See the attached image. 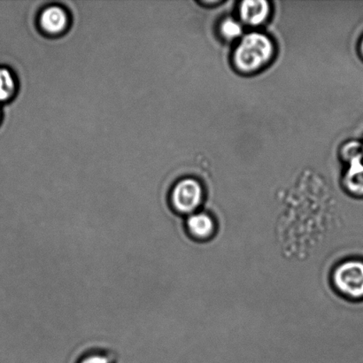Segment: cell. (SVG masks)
<instances>
[{"instance_id":"1","label":"cell","mask_w":363,"mask_h":363,"mask_svg":"<svg viewBox=\"0 0 363 363\" xmlns=\"http://www.w3.org/2000/svg\"><path fill=\"white\" fill-rule=\"evenodd\" d=\"M272 52V43L266 35L252 33L245 35L238 46L234 60L238 69L252 72L268 62Z\"/></svg>"},{"instance_id":"2","label":"cell","mask_w":363,"mask_h":363,"mask_svg":"<svg viewBox=\"0 0 363 363\" xmlns=\"http://www.w3.org/2000/svg\"><path fill=\"white\" fill-rule=\"evenodd\" d=\"M334 284L341 294L354 300L363 298V262H345L333 274Z\"/></svg>"},{"instance_id":"3","label":"cell","mask_w":363,"mask_h":363,"mask_svg":"<svg viewBox=\"0 0 363 363\" xmlns=\"http://www.w3.org/2000/svg\"><path fill=\"white\" fill-rule=\"evenodd\" d=\"M202 189L197 181L184 179L173 189L172 201L174 208L181 213H191L201 205Z\"/></svg>"},{"instance_id":"4","label":"cell","mask_w":363,"mask_h":363,"mask_svg":"<svg viewBox=\"0 0 363 363\" xmlns=\"http://www.w3.org/2000/svg\"><path fill=\"white\" fill-rule=\"evenodd\" d=\"M345 155L350 163L345 184L351 194L363 196V147L360 144L350 143L345 148Z\"/></svg>"},{"instance_id":"5","label":"cell","mask_w":363,"mask_h":363,"mask_svg":"<svg viewBox=\"0 0 363 363\" xmlns=\"http://www.w3.org/2000/svg\"><path fill=\"white\" fill-rule=\"evenodd\" d=\"M40 25L46 33L52 35L62 33L67 25V13L60 6L48 7L43 11Z\"/></svg>"},{"instance_id":"6","label":"cell","mask_w":363,"mask_h":363,"mask_svg":"<svg viewBox=\"0 0 363 363\" xmlns=\"http://www.w3.org/2000/svg\"><path fill=\"white\" fill-rule=\"evenodd\" d=\"M187 229L192 237L197 240H208L215 233V222L208 213H194L187 220Z\"/></svg>"},{"instance_id":"7","label":"cell","mask_w":363,"mask_h":363,"mask_svg":"<svg viewBox=\"0 0 363 363\" xmlns=\"http://www.w3.org/2000/svg\"><path fill=\"white\" fill-rule=\"evenodd\" d=\"M242 19L245 23L258 25L263 23L269 13V3L264 0H248L241 4Z\"/></svg>"},{"instance_id":"8","label":"cell","mask_w":363,"mask_h":363,"mask_svg":"<svg viewBox=\"0 0 363 363\" xmlns=\"http://www.w3.org/2000/svg\"><path fill=\"white\" fill-rule=\"evenodd\" d=\"M16 85L13 73L6 67H0V102H6L13 97Z\"/></svg>"},{"instance_id":"9","label":"cell","mask_w":363,"mask_h":363,"mask_svg":"<svg viewBox=\"0 0 363 363\" xmlns=\"http://www.w3.org/2000/svg\"><path fill=\"white\" fill-rule=\"evenodd\" d=\"M220 30L224 37L228 39H233L240 37L242 28L236 21L229 19L223 21Z\"/></svg>"},{"instance_id":"10","label":"cell","mask_w":363,"mask_h":363,"mask_svg":"<svg viewBox=\"0 0 363 363\" xmlns=\"http://www.w3.org/2000/svg\"><path fill=\"white\" fill-rule=\"evenodd\" d=\"M78 363H113V362L105 354H94L87 355Z\"/></svg>"},{"instance_id":"11","label":"cell","mask_w":363,"mask_h":363,"mask_svg":"<svg viewBox=\"0 0 363 363\" xmlns=\"http://www.w3.org/2000/svg\"><path fill=\"white\" fill-rule=\"evenodd\" d=\"M362 53H363V40H362Z\"/></svg>"},{"instance_id":"12","label":"cell","mask_w":363,"mask_h":363,"mask_svg":"<svg viewBox=\"0 0 363 363\" xmlns=\"http://www.w3.org/2000/svg\"><path fill=\"white\" fill-rule=\"evenodd\" d=\"M0 116H1V113H0Z\"/></svg>"}]
</instances>
